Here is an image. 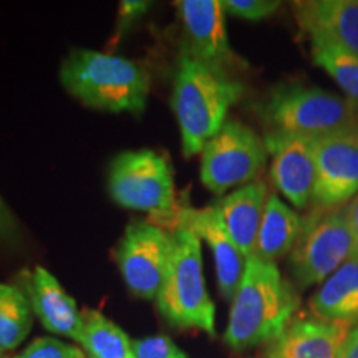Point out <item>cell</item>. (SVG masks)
Listing matches in <instances>:
<instances>
[{"mask_svg":"<svg viewBox=\"0 0 358 358\" xmlns=\"http://www.w3.org/2000/svg\"><path fill=\"white\" fill-rule=\"evenodd\" d=\"M244 87L226 69L199 60L189 50L179 57L174 71L171 108L181 129L186 158L203 151L217 134Z\"/></svg>","mask_w":358,"mask_h":358,"instance_id":"6da1fadb","label":"cell"},{"mask_svg":"<svg viewBox=\"0 0 358 358\" xmlns=\"http://www.w3.org/2000/svg\"><path fill=\"white\" fill-rule=\"evenodd\" d=\"M299 306L301 299L275 262L250 256L232 299L224 342L232 350L268 343L294 320Z\"/></svg>","mask_w":358,"mask_h":358,"instance_id":"7a4b0ae2","label":"cell"},{"mask_svg":"<svg viewBox=\"0 0 358 358\" xmlns=\"http://www.w3.org/2000/svg\"><path fill=\"white\" fill-rule=\"evenodd\" d=\"M60 82L85 106L111 113L141 115L150 93V75L136 62L87 48L65 57Z\"/></svg>","mask_w":358,"mask_h":358,"instance_id":"3957f363","label":"cell"},{"mask_svg":"<svg viewBox=\"0 0 358 358\" xmlns=\"http://www.w3.org/2000/svg\"><path fill=\"white\" fill-rule=\"evenodd\" d=\"M201 243L189 226L176 221L171 257L156 303L171 325L216 337V307L206 289Z\"/></svg>","mask_w":358,"mask_h":358,"instance_id":"277c9868","label":"cell"},{"mask_svg":"<svg viewBox=\"0 0 358 358\" xmlns=\"http://www.w3.org/2000/svg\"><path fill=\"white\" fill-rule=\"evenodd\" d=\"M271 129L320 138L358 127V106L337 93L302 83H282L272 90L261 108Z\"/></svg>","mask_w":358,"mask_h":358,"instance_id":"5b68a950","label":"cell"},{"mask_svg":"<svg viewBox=\"0 0 358 358\" xmlns=\"http://www.w3.org/2000/svg\"><path fill=\"white\" fill-rule=\"evenodd\" d=\"M353 256V239L347 204L338 208H312L302 217L301 231L290 250L289 267L299 287L324 284Z\"/></svg>","mask_w":358,"mask_h":358,"instance_id":"8992f818","label":"cell"},{"mask_svg":"<svg viewBox=\"0 0 358 358\" xmlns=\"http://www.w3.org/2000/svg\"><path fill=\"white\" fill-rule=\"evenodd\" d=\"M108 191L122 208L176 221L179 208L174 199L171 166L153 150L124 151L116 156L108 171Z\"/></svg>","mask_w":358,"mask_h":358,"instance_id":"52a82bcc","label":"cell"},{"mask_svg":"<svg viewBox=\"0 0 358 358\" xmlns=\"http://www.w3.org/2000/svg\"><path fill=\"white\" fill-rule=\"evenodd\" d=\"M266 143L241 122L229 120L201 151V181L214 194L249 185L267 163Z\"/></svg>","mask_w":358,"mask_h":358,"instance_id":"ba28073f","label":"cell"},{"mask_svg":"<svg viewBox=\"0 0 358 358\" xmlns=\"http://www.w3.org/2000/svg\"><path fill=\"white\" fill-rule=\"evenodd\" d=\"M173 234L146 221H134L116 248V264L129 292L145 301H156L166 274Z\"/></svg>","mask_w":358,"mask_h":358,"instance_id":"9c48e42d","label":"cell"},{"mask_svg":"<svg viewBox=\"0 0 358 358\" xmlns=\"http://www.w3.org/2000/svg\"><path fill=\"white\" fill-rule=\"evenodd\" d=\"M358 196V127L315 141V186L312 208L345 206Z\"/></svg>","mask_w":358,"mask_h":358,"instance_id":"30bf717a","label":"cell"},{"mask_svg":"<svg viewBox=\"0 0 358 358\" xmlns=\"http://www.w3.org/2000/svg\"><path fill=\"white\" fill-rule=\"evenodd\" d=\"M315 141L303 134L267 131L264 136L271 155V179L282 196L297 209L312 203L315 186Z\"/></svg>","mask_w":358,"mask_h":358,"instance_id":"8fae6325","label":"cell"},{"mask_svg":"<svg viewBox=\"0 0 358 358\" xmlns=\"http://www.w3.org/2000/svg\"><path fill=\"white\" fill-rule=\"evenodd\" d=\"M185 27L189 52L199 60L227 69L236 62L226 30L222 0H181L174 2Z\"/></svg>","mask_w":358,"mask_h":358,"instance_id":"7c38bea8","label":"cell"},{"mask_svg":"<svg viewBox=\"0 0 358 358\" xmlns=\"http://www.w3.org/2000/svg\"><path fill=\"white\" fill-rule=\"evenodd\" d=\"M176 221L189 226L201 237V241H206L211 248L219 292L226 301H232L239 287L241 277L244 274L248 259L243 256L241 249L226 231L216 208L214 206H208L204 209L181 208L178 211Z\"/></svg>","mask_w":358,"mask_h":358,"instance_id":"4fadbf2b","label":"cell"},{"mask_svg":"<svg viewBox=\"0 0 358 358\" xmlns=\"http://www.w3.org/2000/svg\"><path fill=\"white\" fill-rule=\"evenodd\" d=\"M352 325L297 317L267 343L266 358H337Z\"/></svg>","mask_w":358,"mask_h":358,"instance_id":"5bb4252c","label":"cell"},{"mask_svg":"<svg viewBox=\"0 0 358 358\" xmlns=\"http://www.w3.org/2000/svg\"><path fill=\"white\" fill-rule=\"evenodd\" d=\"M292 7L308 38L358 53V0H302Z\"/></svg>","mask_w":358,"mask_h":358,"instance_id":"9a60e30c","label":"cell"},{"mask_svg":"<svg viewBox=\"0 0 358 358\" xmlns=\"http://www.w3.org/2000/svg\"><path fill=\"white\" fill-rule=\"evenodd\" d=\"M25 290L32 312L48 332L82 343L83 313L47 268L35 267L25 282Z\"/></svg>","mask_w":358,"mask_h":358,"instance_id":"2e32d148","label":"cell"},{"mask_svg":"<svg viewBox=\"0 0 358 358\" xmlns=\"http://www.w3.org/2000/svg\"><path fill=\"white\" fill-rule=\"evenodd\" d=\"M267 198V186L262 181H252L213 204L245 259L252 256L256 249Z\"/></svg>","mask_w":358,"mask_h":358,"instance_id":"e0dca14e","label":"cell"},{"mask_svg":"<svg viewBox=\"0 0 358 358\" xmlns=\"http://www.w3.org/2000/svg\"><path fill=\"white\" fill-rule=\"evenodd\" d=\"M310 310L313 317L340 322V324H358V256L348 259L332 275L320 284L312 295Z\"/></svg>","mask_w":358,"mask_h":358,"instance_id":"ac0fdd59","label":"cell"},{"mask_svg":"<svg viewBox=\"0 0 358 358\" xmlns=\"http://www.w3.org/2000/svg\"><path fill=\"white\" fill-rule=\"evenodd\" d=\"M301 222L302 217L279 196H268L252 256L266 262H275L290 254L301 231Z\"/></svg>","mask_w":358,"mask_h":358,"instance_id":"d6986e66","label":"cell"},{"mask_svg":"<svg viewBox=\"0 0 358 358\" xmlns=\"http://www.w3.org/2000/svg\"><path fill=\"white\" fill-rule=\"evenodd\" d=\"M82 313V345L90 358H134L133 342L118 325L96 310Z\"/></svg>","mask_w":358,"mask_h":358,"instance_id":"ffe728a7","label":"cell"},{"mask_svg":"<svg viewBox=\"0 0 358 358\" xmlns=\"http://www.w3.org/2000/svg\"><path fill=\"white\" fill-rule=\"evenodd\" d=\"M32 307L15 285L0 284V358L17 348L32 329Z\"/></svg>","mask_w":358,"mask_h":358,"instance_id":"44dd1931","label":"cell"},{"mask_svg":"<svg viewBox=\"0 0 358 358\" xmlns=\"http://www.w3.org/2000/svg\"><path fill=\"white\" fill-rule=\"evenodd\" d=\"M312 58L335 80L348 100L358 106V53L348 52L324 40H310Z\"/></svg>","mask_w":358,"mask_h":358,"instance_id":"7402d4cb","label":"cell"},{"mask_svg":"<svg viewBox=\"0 0 358 358\" xmlns=\"http://www.w3.org/2000/svg\"><path fill=\"white\" fill-rule=\"evenodd\" d=\"M12 358H85L80 348L55 338H37L24 352Z\"/></svg>","mask_w":358,"mask_h":358,"instance_id":"603a6c76","label":"cell"},{"mask_svg":"<svg viewBox=\"0 0 358 358\" xmlns=\"http://www.w3.org/2000/svg\"><path fill=\"white\" fill-rule=\"evenodd\" d=\"M222 7L224 12L231 13V15L257 22L271 17L280 7V2H275V0H222Z\"/></svg>","mask_w":358,"mask_h":358,"instance_id":"cb8c5ba5","label":"cell"},{"mask_svg":"<svg viewBox=\"0 0 358 358\" xmlns=\"http://www.w3.org/2000/svg\"><path fill=\"white\" fill-rule=\"evenodd\" d=\"M134 358H187L174 342L164 335H155L133 342Z\"/></svg>","mask_w":358,"mask_h":358,"instance_id":"d4e9b609","label":"cell"},{"mask_svg":"<svg viewBox=\"0 0 358 358\" xmlns=\"http://www.w3.org/2000/svg\"><path fill=\"white\" fill-rule=\"evenodd\" d=\"M22 239L20 224L8 204L0 196V244L17 245Z\"/></svg>","mask_w":358,"mask_h":358,"instance_id":"484cf974","label":"cell"},{"mask_svg":"<svg viewBox=\"0 0 358 358\" xmlns=\"http://www.w3.org/2000/svg\"><path fill=\"white\" fill-rule=\"evenodd\" d=\"M148 2H140V0H123L120 3V13H118V24H116V38L122 37L124 30H128L133 25V22L140 19L148 10Z\"/></svg>","mask_w":358,"mask_h":358,"instance_id":"4316f807","label":"cell"},{"mask_svg":"<svg viewBox=\"0 0 358 358\" xmlns=\"http://www.w3.org/2000/svg\"><path fill=\"white\" fill-rule=\"evenodd\" d=\"M337 358H358V324L348 329Z\"/></svg>","mask_w":358,"mask_h":358,"instance_id":"83f0119b","label":"cell"},{"mask_svg":"<svg viewBox=\"0 0 358 358\" xmlns=\"http://www.w3.org/2000/svg\"><path fill=\"white\" fill-rule=\"evenodd\" d=\"M347 216H348V224H350V231H352L353 254L358 256V196H355V198L347 204Z\"/></svg>","mask_w":358,"mask_h":358,"instance_id":"f1b7e54d","label":"cell"}]
</instances>
